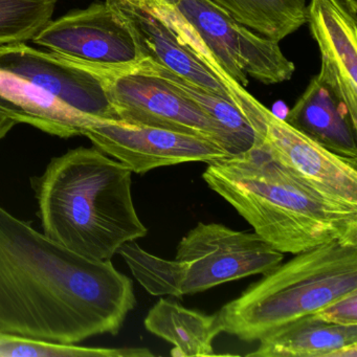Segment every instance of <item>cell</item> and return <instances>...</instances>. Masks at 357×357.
<instances>
[{"instance_id": "obj_1", "label": "cell", "mask_w": 357, "mask_h": 357, "mask_svg": "<svg viewBox=\"0 0 357 357\" xmlns=\"http://www.w3.org/2000/svg\"><path fill=\"white\" fill-rule=\"evenodd\" d=\"M135 304L112 260L80 256L0 206V332L78 344L116 335Z\"/></svg>"}, {"instance_id": "obj_2", "label": "cell", "mask_w": 357, "mask_h": 357, "mask_svg": "<svg viewBox=\"0 0 357 357\" xmlns=\"http://www.w3.org/2000/svg\"><path fill=\"white\" fill-rule=\"evenodd\" d=\"M206 164L208 188L279 252L296 255L330 241L357 245V206L315 191L256 146Z\"/></svg>"}, {"instance_id": "obj_3", "label": "cell", "mask_w": 357, "mask_h": 357, "mask_svg": "<svg viewBox=\"0 0 357 357\" xmlns=\"http://www.w3.org/2000/svg\"><path fill=\"white\" fill-rule=\"evenodd\" d=\"M131 174L96 147L52 158L31 179L43 234L85 258L112 260L123 244L148 234L133 204Z\"/></svg>"}, {"instance_id": "obj_4", "label": "cell", "mask_w": 357, "mask_h": 357, "mask_svg": "<svg viewBox=\"0 0 357 357\" xmlns=\"http://www.w3.org/2000/svg\"><path fill=\"white\" fill-rule=\"evenodd\" d=\"M357 290V245L330 241L263 275L218 312L223 332L255 342Z\"/></svg>"}, {"instance_id": "obj_5", "label": "cell", "mask_w": 357, "mask_h": 357, "mask_svg": "<svg viewBox=\"0 0 357 357\" xmlns=\"http://www.w3.org/2000/svg\"><path fill=\"white\" fill-rule=\"evenodd\" d=\"M118 254L150 294L175 298L265 275L284 260L283 252L256 233L204 222L179 241L175 260L154 256L135 241L123 244Z\"/></svg>"}, {"instance_id": "obj_6", "label": "cell", "mask_w": 357, "mask_h": 357, "mask_svg": "<svg viewBox=\"0 0 357 357\" xmlns=\"http://www.w3.org/2000/svg\"><path fill=\"white\" fill-rule=\"evenodd\" d=\"M104 76L121 122L204 137L218 144L231 155L248 150L190 98L165 82L147 59L133 68Z\"/></svg>"}, {"instance_id": "obj_7", "label": "cell", "mask_w": 357, "mask_h": 357, "mask_svg": "<svg viewBox=\"0 0 357 357\" xmlns=\"http://www.w3.org/2000/svg\"><path fill=\"white\" fill-rule=\"evenodd\" d=\"M33 43L60 58L107 75L147 59L128 18L112 3H93L50 20Z\"/></svg>"}, {"instance_id": "obj_8", "label": "cell", "mask_w": 357, "mask_h": 357, "mask_svg": "<svg viewBox=\"0 0 357 357\" xmlns=\"http://www.w3.org/2000/svg\"><path fill=\"white\" fill-rule=\"evenodd\" d=\"M173 8L196 31L221 68L245 87L246 75L271 85L290 80L294 64L279 43L261 36L208 0H173Z\"/></svg>"}, {"instance_id": "obj_9", "label": "cell", "mask_w": 357, "mask_h": 357, "mask_svg": "<svg viewBox=\"0 0 357 357\" xmlns=\"http://www.w3.org/2000/svg\"><path fill=\"white\" fill-rule=\"evenodd\" d=\"M252 145L315 191L357 206V160L326 149L265 107L250 126Z\"/></svg>"}, {"instance_id": "obj_10", "label": "cell", "mask_w": 357, "mask_h": 357, "mask_svg": "<svg viewBox=\"0 0 357 357\" xmlns=\"http://www.w3.org/2000/svg\"><path fill=\"white\" fill-rule=\"evenodd\" d=\"M83 135L137 174L231 155L220 145L204 137L121 121H100L87 127Z\"/></svg>"}, {"instance_id": "obj_11", "label": "cell", "mask_w": 357, "mask_h": 357, "mask_svg": "<svg viewBox=\"0 0 357 357\" xmlns=\"http://www.w3.org/2000/svg\"><path fill=\"white\" fill-rule=\"evenodd\" d=\"M0 70L20 77L72 109L98 121H119L103 74L26 43L0 47Z\"/></svg>"}, {"instance_id": "obj_12", "label": "cell", "mask_w": 357, "mask_h": 357, "mask_svg": "<svg viewBox=\"0 0 357 357\" xmlns=\"http://www.w3.org/2000/svg\"><path fill=\"white\" fill-rule=\"evenodd\" d=\"M342 0H310L306 24L321 54L317 76L337 96L357 129V22Z\"/></svg>"}, {"instance_id": "obj_13", "label": "cell", "mask_w": 357, "mask_h": 357, "mask_svg": "<svg viewBox=\"0 0 357 357\" xmlns=\"http://www.w3.org/2000/svg\"><path fill=\"white\" fill-rule=\"evenodd\" d=\"M106 1L112 3L128 18L141 39L147 58L204 91L231 102L220 81L194 56L152 3L141 0Z\"/></svg>"}, {"instance_id": "obj_14", "label": "cell", "mask_w": 357, "mask_h": 357, "mask_svg": "<svg viewBox=\"0 0 357 357\" xmlns=\"http://www.w3.org/2000/svg\"><path fill=\"white\" fill-rule=\"evenodd\" d=\"M285 121L329 151L357 160V129L346 106L317 75L311 79Z\"/></svg>"}, {"instance_id": "obj_15", "label": "cell", "mask_w": 357, "mask_h": 357, "mask_svg": "<svg viewBox=\"0 0 357 357\" xmlns=\"http://www.w3.org/2000/svg\"><path fill=\"white\" fill-rule=\"evenodd\" d=\"M0 108L17 123L32 125L57 137L83 135L100 121L68 107L41 87L0 70Z\"/></svg>"}, {"instance_id": "obj_16", "label": "cell", "mask_w": 357, "mask_h": 357, "mask_svg": "<svg viewBox=\"0 0 357 357\" xmlns=\"http://www.w3.org/2000/svg\"><path fill=\"white\" fill-rule=\"evenodd\" d=\"M248 356L337 357L344 347L357 344V325L328 323L314 313L291 321L259 340Z\"/></svg>"}, {"instance_id": "obj_17", "label": "cell", "mask_w": 357, "mask_h": 357, "mask_svg": "<svg viewBox=\"0 0 357 357\" xmlns=\"http://www.w3.org/2000/svg\"><path fill=\"white\" fill-rule=\"evenodd\" d=\"M146 329L173 344L171 355L176 357L212 356L213 342L221 332L218 312L204 314L160 298L145 317Z\"/></svg>"}, {"instance_id": "obj_18", "label": "cell", "mask_w": 357, "mask_h": 357, "mask_svg": "<svg viewBox=\"0 0 357 357\" xmlns=\"http://www.w3.org/2000/svg\"><path fill=\"white\" fill-rule=\"evenodd\" d=\"M242 26L271 40H283L306 24V0H208Z\"/></svg>"}, {"instance_id": "obj_19", "label": "cell", "mask_w": 357, "mask_h": 357, "mask_svg": "<svg viewBox=\"0 0 357 357\" xmlns=\"http://www.w3.org/2000/svg\"><path fill=\"white\" fill-rule=\"evenodd\" d=\"M152 70L160 77L165 82L168 83L171 87L183 93L185 97L190 98L196 105L199 106L211 118L214 119L223 128L227 129L231 135H235L246 149L254 143V132L250 125L246 122L239 110L233 103L216 95L204 91L202 87L185 80L177 76L171 70H167L164 66L147 58Z\"/></svg>"}, {"instance_id": "obj_20", "label": "cell", "mask_w": 357, "mask_h": 357, "mask_svg": "<svg viewBox=\"0 0 357 357\" xmlns=\"http://www.w3.org/2000/svg\"><path fill=\"white\" fill-rule=\"evenodd\" d=\"M57 0H0V47L32 40L52 20Z\"/></svg>"}, {"instance_id": "obj_21", "label": "cell", "mask_w": 357, "mask_h": 357, "mask_svg": "<svg viewBox=\"0 0 357 357\" xmlns=\"http://www.w3.org/2000/svg\"><path fill=\"white\" fill-rule=\"evenodd\" d=\"M146 348H91L45 342L0 332V357H147Z\"/></svg>"}, {"instance_id": "obj_22", "label": "cell", "mask_w": 357, "mask_h": 357, "mask_svg": "<svg viewBox=\"0 0 357 357\" xmlns=\"http://www.w3.org/2000/svg\"><path fill=\"white\" fill-rule=\"evenodd\" d=\"M314 314L323 321L336 325H357V290L333 301Z\"/></svg>"}, {"instance_id": "obj_23", "label": "cell", "mask_w": 357, "mask_h": 357, "mask_svg": "<svg viewBox=\"0 0 357 357\" xmlns=\"http://www.w3.org/2000/svg\"><path fill=\"white\" fill-rule=\"evenodd\" d=\"M18 124L12 116H10L5 110L0 108V141Z\"/></svg>"}, {"instance_id": "obj_24", "label": "cell", "mask_w": 357, "mask_h": 357, "mask_svg": "<svg viewBox=\"0 0 357 357\" xmlns=\"http://www.w3.org/2000/svg\"><path fill=\"white\" fill-rule=\"evenodd\" d=\"M342 1L350 13L357 17V0H342Z\"/></svg>"}, {"instance_id": "obj_25", "label": "cell", "mask_w": 357, "mask_h": 357, "mask_svg": "<svg viewBox=\"0 0 357 357\" xmlns=\"http://www.w3.org/2000/svg\"><path fill=\"white\" fill-rule=\"evenodd\" d=\"M141 1H147V3H153V1H164V3L172 5L173 0H141Z\"/></svg>"}]
</instances>
